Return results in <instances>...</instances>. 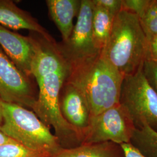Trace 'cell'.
Masks as SVG:
<instances>
[{
	"instance_id": "1",
	"label": "cell",
	"mask_w": 157,
	"mask_h": 157,
	"mask_svg": "<svg viewBox=\"0 0 157 157\" xmlns=\"http://www.w3.org/2000/svg\"><path fill=\"white\" fill-rule=\"evenodd\" d=\"M71 65L56 44L42 42L37 47L32 65V76L39 91L32 111L48 127H52L63 148L82 144L78 132L63 118L59 107V93L67 80Z\"/></svg>"
},
{
	"instance_id": "2",
	"label": "cell",
	"mask_w": 157,
	"mask_h": 157,
	"mask_svg": "<svg viewBox=\"0 0 157 157\" xmlns=\"http://www.w3.org/2000/svg\"><path fill=\"white\" fill-rule=\"evenodd\" d=\"M124 78L100 53L71 67L67 81L83 92L93 117L119 104Z\"/></svg>"
},
{
	"instance_id": "3",
	"label": "cell",
	"mask_w": 157,
	"mask_h": 157,
	"mask_svg": "<svg viewBox=\"0 0 157 157\" xmlns=\"http://www.w3.org/2000/svg\"><path fill=\"white\" fill-rule=\"evenodd\" d=\"M146 47L147 37L139 17L122 10L115 17L101 55L125 77L142 71L146 60Z\"/></svg>"
},
{
	"instance_id": "4",
	"label": "cell",
	"mask_w": 157,
	"mask_h": 157,
	"mask_svg": "<svg viewBox=\"0 0 157 157\" xmlns=\"http://www.w3.org/2000/svg\"><path fill=\"white\" fill-rule=\"evenodd\" d=\"M0 130L17 143L47 157L62 150L59 141L35 113L14 104L2 102Z\"/></svg>"
},
{
	"instance_id": "5",
	"label": "cell",
	"mask_w": 157,
	"mask_h": 157,
	"mask_svg": "<svg viewBox=\"0 0 157 157\" xmlns=\"http://www.w3.org/2000/svg\"><path fill=\"white\" fill-rule=\"evenodd\" d=\"M119 103L126 108L136 128L146 123L157 132V93L142 71L124 78Z\"/></svg>"
},
{
	"instance_id": "6",
	"label": "cell",
	"mask_w": 157,
	"mask_h": 157,
	"mask_svg": "<svg viewBox=\"0 0 157 157\" xmlns=\"http://www.w3.org/2000/svg\"><path fill=\"white\" fill-rule=\"evenodd\" d=\"M136 129L129 112L119 103L91 117L82 144L105 142L119 145L130 143Z\"/></svg>"
},
{
	"instance_id": "7",
	"label": "cell",
	"mask_w": 157,
	"mask_h": 157,
	"mask_svg": "<svg viewBox=\"0 0 157 157\" xmlns=\"http://www.w3.org/2000/svg\"><path fill=\"white\" fill-rule=\"evenodd\" d=\"M93 0H82L78 20L68 39L57 43L58 50L71 67L100 54L95 48L92 33Z\"/></svg>"
},
{
	"instance_id": "8",
	"label": "cell",
	"mask_w": 157,
	"mask_h": 157,
	"mask_svg": "<svg viewBox=\"0 0 157 157\" xmlns=\"http://www.w3.org/2000/svg\"><path fill=\"white\" fill-rule=\"evenodd\" d=\"M37 96L31 78L23 73L0 47L1 100L32 109Z\"/></svg>"
},
{
	"instance_id": "9",
	"label": "cell",
	"mask_w": 157,
	"mask_h": 157,
	"mask_svg": "<svg viewBox=\"0 0 157 157\" xmlns=\"http://www.w3.org/2000/svg\"><path fill=\"white\" fill-rule=\"evenodd\" d=\"M59 107L63 118L78 132L82 142L92 117L84 94L66 80L59 93Z\"/></svg>"
},
{
	"instance_id": "10",
	"label": "cell",
	"mask_w": 157,
	"mask_h": 157,
	"mask_svg": "<svg viewBox=\"0 0 157 157\" xmlns=\"http://www.w3.org/2000/svg\"><path fill=\"white\" fill-rule=\"evenodd\" d=\"M0 47L23 73L32 78V65L35 56L34 40L0 26Z\"/></svg>"
},
{
	"instance_id": "11",
	"label": "cell",
	"mask_w": 157,
	"mask_h": 157,
	"mask_svg": "<svg viewBox=\"0 0 157 157\" xmlns=\"http://www.w3.org/2000/svg\"><path fill=\"white\" fill-rule=\"evenodd\" d=\"M0 26L15 30H28L46 39H53L35 17L19 8L12 1L0 0Z\"/></svg>"
},
{
	"instance_id": "12",
	"label": "cell",
	"mask_w": 157,
	"mask_h": 157,
	"mask_svg": "<svg viewBox=\"0 0 157 157\" xmlns=\"http://www.w3.org/2000/svg\"><path fill=\"white\" fill-rule=\"evenodd\" d=\"M49 16L62 36V41L68 39L72 32L73 19L78 16L80 0H47Z\"/></svg>"
},
{
	"instance_id": "13",
	"label": "cell",
	"mask_w": 157,
	"mask_h": 157,
	"mask_svg": "<svg viewBox=\"0 0 157 157\" xmlns=\"http://www.w3.org/2000/svg\"><path fill=\"white\" fill-rule=\"evenodd\" d=\"M52 157H124V155L121 145L105 142L62 148Z\"/></svg>"
},
{
	"instance_id": "14",
	"label": "cell",
	"mask_w": 157,
	"mask_h": 157,
	"mask_svg": "<svg viewBox=\"0 0 157 157\" xmlns=\"http://www.w3.org/2000/svg\"><path fill=\"white\" fill-rule=\"evenodd\" d=\"M115 17L94 4L92 17L93 39L95 48L100 52L106 44L111 33Z\"/></svg>"
},
{
	"instance_id": "15",
	"label": "cell",
	"mask_w": 157,
	"mask_h": 157,
	"mask_svg": "<svg viewBox=\"0 0 157 157\" xmlns=\"http://www.w3.org/2000/svg\"><path fill=\"white\" fill-rule=\"evenodd\" d=\"M130 144L146 157H157V132L146 123L136 129Z\"/></svg>"
},
{
	"instance_id": "16",
	"label": "cell",
	"mask_w": 157,
	"mask_h": 157,
	"mask_svg": "<svg viewBox=\"0 0 157 157\" xmlns=\"http://www.w3.org/2000/svg\"><path fill=\"white\" fill-rule=\"evenodd\" d=\"M139 19L147 37L157 34V0H150Z\"/></svg>"
},
{
	"instance_id": "17",
	"label": "cell",
	"mask_w": 157,
	"mask_h": 157,
	"mask_svg": "<svg viewBox=\"0 0 157 157\" xmlns=\"http://www.w3.org/2000/svg\"><path fill=\"white\" fill-rule=\"evenodd\" d=\"M0 157H47L16 141L0 145Z\"/></svg>"
},
{
	"instance_id": "18",
	"label": "cell",
	"mask_w": 157,
	"mask_h": 157,
	"mask_svg": "<svg viewBox=\"0 0 157 157\" xmlns=\"http://www.w3.org/2000/svg\"><path fill=\"white\" fill-rule=\"evenodd\" d=\"M150 0H122V10L140 16L148 6Z\"/></svg>"
},
{
	"instance_id": "19",
	"label": "cell",
	"mask_w": 157,
	"mask_h": 157,
	"mask_svg": "<svg viewBox=\"0 0 157 157\" xmlns=\"http://www.w3.org/2000/svg\"><path fill=\"white\" fill-rule=\"evenodd\" d=\"M142 72L157 93V62L146 61L142 68Z\"/></svg>"
},
{
	"instance_id": "20",
	"label": "cell",
	"mask_w": 157,
	"mask_h": 157,
	"mask_svg": "<svg viewBox=\"0 0 157 157\" xmlns=\"http://www.w3.org/2000/svg\"><path fill=\"white\" fill-rule=\"evenodd\" d=\"M94 5L116 16L122 10V0H93Z\"/></svg>"
},
{
	"instance_id": "21",
	"label": "cell",
	"mask_w": 157,
	"mask_h": 157,
	"mask_svg": "<svg viewBox=\"0 0 157 157\" xmlns=\"http://www.w3.org/2000/svg\"><path fill=\"white\" fill-rule=\"evenodd\" d=\"M146 61L157 62V34L147 37Z\"/></svg>"
},
{
	"instance_id": "22",
	"label": "cell",
	"mask_w": 157,
	"mask_h": 157,
	"mask_svg": "<svg viewBox=\"0 0 157 157\" xmlns=\"http://www.w3.org/2000/svg\"><path fill=\"white\" fill-rule=\"evenodd\" d=\"M124 157H146L130 143L121 144Z\"/></svg>"
},
{
	"instance_id": "23",
	"label": "cell",
	"mask_w": 157,
	"mask_h": 157,
	"mask_svg": "<svg viewBox=\"0 0 157 157\" xmlns=\"http://www.w3.org/2000/svg\"><path fill=\"white\" fill-rule=\"evenodd\" d=\"M15 141L13 140L10 138L8 136L5 135L0 130V145L4 144L6 143H9L11 142H15Z\"/></svg>"
},
{
	"instance_id": "24",
	"label": "cell",
	"mask_w": 157,
	"mask_h": 157,
	"mask_svg": "<svg viewBox=\"0 0 157 157\" xmlns=\"http://www.w3.org/2000/svg\"><path fill=\"white\" fill-rule=\"evenodd\" d=\"M3 116H2V101L0 98V126L2 123Z\"/></svg>"
}]
</instances>
